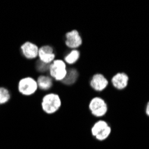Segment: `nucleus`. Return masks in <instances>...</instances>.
<instances>
[{
	"instance_id": "nucleus-5",
	"label": "nucleus",
	"mask_w": 149,
	"mask_h": 149,
	"mask_svg": "<svg viewBox=\"0 0 149 149\" xmlns=\"http://www.w3.org/2000/svg\"><path fill=\"white\" fill-rule=\"evenodd\" d=\"M38 88L37 80L31 77L22 78L18 83V90L23 96H31Z\"/></svg>"
},
{
	"instance_id": "nucleus-14",
	"label": "nucleus",
	"mask_w": 149,
	"mask_h": 149,
	"mask_svg": "<svg viewBox=\"0 0 149 149\" xmlns=\"http://www.w3.org/2000/svg\"><path fill=\"white\" fill-rule=\"evenodd\" d=\"M11 98V94L9 90L4 87H0V104H6Z\"/></svg>"
},
{
	"instance_id": "nucleus-9",
	"label": "nucleus",
	"mask_w": 149,
	"mask_h": 149,
	"mask_svg": "<svg viewBox=\"0 0 149 149\" xmlns=\"http://www.w3.org/2000/svg\"><path fill=\"white\" fill-rule=\"evenodd\" d=\"M38 57L39 58L38 60H40L45 63H47V64H51L56 60V55H55V52H54L53 47L51 46H47V45L42 46L38 49Z\"/></svg>"
},
{
	"instance_id": "nucleus-4",
	"label": "nucleus",
	"mask_w": 149,
	"mask_h": 149,
	"mask_svg": "<svg viewBox=\"0 0 149 149\" xmlns=\"http://www.w3.org/2000/svg\"><path fill=\"white\" fill-rule=\"evenodd\" d=\"M67 66L63 60L56 59L50 64V77L57 81H63L67 74Z\"/></svg>"
},
{
	"instance_id": "nucleus-15",
	"label": "nucleus",
	"mask_w": 149,
	"mask_h": 149,
	"mask_svg": "<svg viewBox=\"0 0 149 149\" xmlns=\"http://www.w3.org/2000/svg\"><path fill=\"white\" fill-rule=\"evenodd\" d=\"M49 68H50V64L45 63L40 60H38L36 63V69L40 73H45L47 72H49Z\"/></svg>"
},
{
	"instance_id": "nucleus-12",
	"label": "nucleus",
	"mask_w": 149,
	"mask_h": 149,
	"mask_svg": "<svg viewBox=\"0 0 149 149\" xmlns=\"http://www.w3.org/2000/svg\"><path fill=\"white\" fill-rule=\"evenodd\" d=\"M79 78V72L76 69H73V68H71L70 70L67 71V74L65 76V78L63 79V80L62 82L64 84V85H67V86H71L72 84H74L77 79Z\"/></svg>"
},
{
	"instance_id": "nucleus-6",
	"label": "nucleus",
	"mask_w": 149,
	"mask_h": 149,
	"mask_svg": "<svg viewBox=\"0 0 149 149\" xmlns=\"http://www.w3.org/2000/svg\"><path fill=\"white\" fill-rule=\"evenodd\" d=\"M109 85V80L102 73H96L90 79V87L97 92L104 91Z\"/></svg>"
},
{
	"instance_id": "nucleus-2",
	"label": "nucleus",
	"mask_w": 149,
	"mask_h": 149,
	"mask_svg": "<svg viewBox=\"0 0 149 149\" xmlns=\"http://www.w3.org/2000/svg\"><path fill=\"white\" fill-rule=\"evenodd\" d=\"M112 132V128L104 120H99L95 123L91 128L92 136L96 138L98 141H104L110 136Z\"/></svg>"
},
{
	"instance_id": "nucleus-13",
	"label": "nucleus",
	"mask_w": 149,
	"mask_h": 149,
	"mask_svg": "<svg viewBox=\"0 0 149 149\" xmlns=\"http://www.w3.org/2000/svg\"><path fill=\"white\" fill-rule=\"evenodd\" d=\"M79 56H80L79 51L77 49H72L68 55L65 56L64 62L65 63H68V64H73L79 59Z\"/></svg>"
},
{
	"instance_id": "nucleus-1",
	"label": "nucleus",
	"mask_w": 149,
	"mask_h": 149,
	"mask_svg": "<svg viewBox=\"0 0 149 149\" xmlns=\"http://www.w3.org/2000/svg\"><path fill=\"white\" fill-rule=\"evenodd\" d=\"M62 105L60 97L56 93H49L43 97L41 101V107L43 111L47 114L56 113Z\"/></svg>"
},
{
	"instance_id": "nucleus-7",
	"label": "nucleus",
	"mask_w": 149,
	"mask_h": 149,
	"mask_svg": "<svg viewBox=\"0 0 149 149\" xmlns=\"http://www.w3.org/2000/svg\"><path fill=\"white\" fill-rule=\"evenodd\" d=\"M65 45L69 48L76 49L82 45V38L76 30L68 31L65 34Z\"/></svg>"
},
{
	"instance_id": "nucleus-11",
	"label": "nucleus",
	"mask_w": 149,
	"mask_h": 149,
	"mask_svg": "<svg viewBox=\"0 0 149 149\" xmlns=\"http://www.w3.org/2000/svg\"><path fill=\"white\" fill-rule=\"evenodd\" d=\"M38 87L42 90H48L53 87V79L50 76L40 75L37 79Z\"/></svg>"
},
{
	"instance_id": "nucleus-16",
	"label": "nucleus",
	"mask_w": 149,
	"mask_h": 149,
	"mask_svg": "<svg viewBox=\"0 0 149 149\" xmlns=\"http://www.w3.org/2000/svg\"><path fill=\"white\" fill-rule=\"evenodd\" d=\"M145 111H146V114L149 117V101L146 103V109H145Z\"/></svg>"
},
{
	"instance_id": "nucleus-10",
	"label": "nucleus",
	"mask_w": 149,
	"mask_h": 149,
	"mask_svg": "<svg viewBox=\"0 0 149 149\" xmlns=\"http://www.w3.org/2000/svg\"><path fill=\"white\" fill-rule=\"evenodd\" d=\"M38 47L36 44L27 41L21 46V51L26 59H36L38 56Z\"/></svg>"
},
{
	"instance_id": "nucleus-3",
	"label": "nucleus",
	"mask_w": 149,
	"mask_h": 149,
	"mask_svg": "<svg viewBox=\"0 0 149 149\" xmlns=\"http://www.w3.org/2000/svg\"><path fill=\"white\" fill-rule=\"evenodd\" d=\"M88 109L93 116L96 118H101L105 116L107 113L108 105L104 98L100 97H95L89 102Z\"/></svg>"
},
{
	"instance_id": "nucleus-8",
	"label": "nucleus",
	"mask_w": 149,
	"mask_h": 149,
	"mask_svg": "<svg viewBox=\"0 0 149 149\" xmlns=\"http://www.w3.org/2000/svg\"><path fill=\"white\" fill-rule=\"evenodd\" d=\"M130 78L125 72H118L114 74L111 79L112 86L117 90H123L129 85Z\"/></svg>"
}]
</instances>
